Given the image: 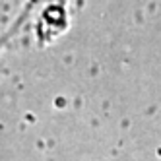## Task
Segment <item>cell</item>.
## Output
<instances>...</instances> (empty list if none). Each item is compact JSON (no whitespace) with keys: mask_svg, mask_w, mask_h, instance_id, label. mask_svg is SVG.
Segmentation results:
<instances>
[]
</instances>
